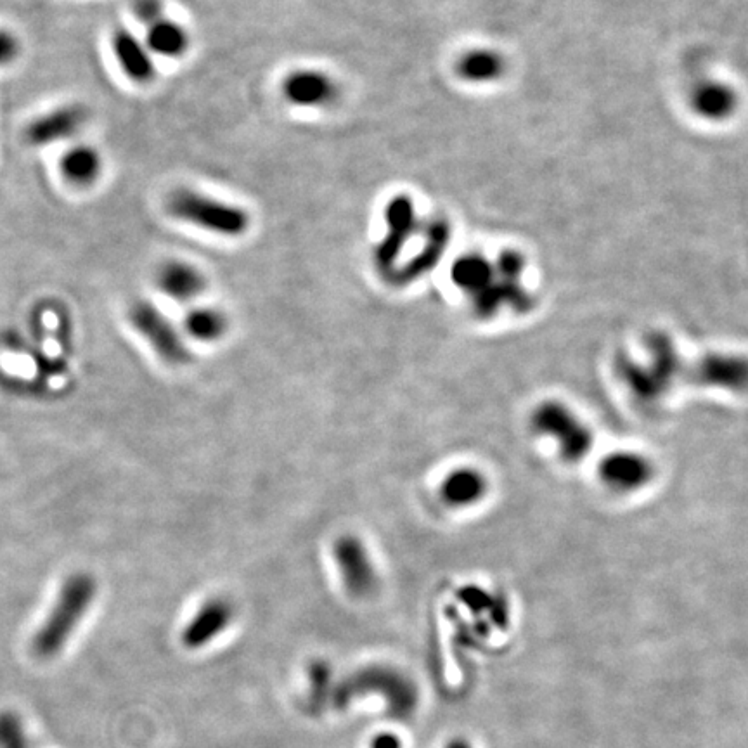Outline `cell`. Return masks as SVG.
Segmentation results:
<instances>
[{
    "label": "cell",
    "instance_id": "30bf717a",
    "mask_svg": "<svg viewBox=\"0 0 748 748\" xmlns=\"http://www.w3.org/2000/svg\"><path fill=\"white\" fill-rule=\"evenodd\" d=\"M89 113L80 104H66L46 115L35 118L25 130V139L32 146H51L77 136L84 129Z\"/></svg>",
    "mask_w": 748,
    "mask_h": 748
},
{
    "label": "cell",
    "instance_id": "9a60e30c",
    "mask_svg": "<svg viewBox=\"0 0 748 748\" xmlns=\"http://www.w3.org/2000/svg\"><path fill=\"white\" fill-rule=\"evenodd\" d=\"M103 167V156L89 144L71 146L59 162L63 179L78 189L94 186L103 174Z\"/></svg>",
    "mask_w": 748,
    "mask_h": 748
},
{
    "label": "cell",
    "instance_id": "ba28073f",
    "mask_svg": "<svg viewBox=\"0 0 748 748\" xmlns=\"http://www.w3.org/2000/svg\"><path fill=\"white\" fill-rule=\"evenodd\" d=\"M338 574L343 586L352 596L362 598L373 593L378 577L366 544L357 536L338 537L333 546Z\"/></svg>",
    "mask_w": 748,
    "mask_h": 748
},
{
    "label": "cell",
    "instance_id": "7c38bea8",
    "mask_svg": "<svg viewBox=\"0 0 748 748\" xmlns=\"http://www.w3.org/2000/svg\"><path fill=\"white\" fill-rule=\"evenodd\" d=\"M489 482L482 471L461 466L449 471L440 484V499L454 510H465L484 501Z\"/></svg>",
    "mask_w": 748,
    "mask_h": 748
},
{
    "label": "cell",
    "instance_id": "8992f818",
    "mask_svg": "<svg viewBox=\"0 0 748 748\" xmlns=\"http://www.w3.org/2000/svg\"><path fill=\"white\" fill-rule=\"evenodd\" d=\"M129 319L160 359L174 366L187 361L186 345L179 331L158 307L146 300L136 302L130 309Z\"/></svg>",
    "mask_w": 748,
    "mask_h": 748
},
{
    "label": "cell",
    "instance_id": "ac0fdd59",
    "mask_svg": "<svg viewBox=\"0 0 748 748\" xmlns=\"http://www.w3.org/2000/svg\"><path fill=\"white\" fill-rule=\"evenodd\" d=\"M187 335L198 342L212 343L226 335L227 317L215 307H196L184 319Z\"/></svg>",
    "mask_w": 748,
    "mask_h": 748
},
{
    "label": "cell",
    "instance_id": "277c9868",
    "mask_svg": "<svg viewBox=\"0 0 748 748\" xmlns=\"http://www.w3.org/2000/svg\"><path fill=\"white\" fill-rule=\"evenodd\" d=\"M530 425L539 437L553 442L560 458L570 465L584 461L593 449L591 426L561 400L541 402L530 416Z\"/></svg>",
    "mask_w": 748,
    "mask_h": 748
},
{
    "label": "cell",
    "instance_id": "4fadbf2b",
    "mask_svg": "<svg viewBox=\"0 0 748 748\" xmlns=\"http://www.w3.org/2000/svg\"><path fill=\"white\" fill-rule=\"evenodd\" d=\"M111 49L123 73L136 84H149L156 75L155 61L146 44L134 33L118 28L111 37Z\"/></svg>",
    "mask_w": 748,
    "mask_h": 748
},
{
    "label": "cell",
    "instance_id": "e0dca14e",
    "mask_svg": "<svg viewBox=\"0 0 748 748\" xmlns=\"http://www.w3.org/2000/svg\"><path fill=\"white\" fill-rule=\"evenodd\" d=\"M144 44L148 51L162 58H182L191 46V37L186 28L174 20L162 18L148 26Z\"/></svg>",
    "mask_w": 748,
    "mask_h": 748
},
{
    "label": "cell",
    "instance_id": "603a6c76",
    "mask_svg": "<svg viewBox=\"0 0 748 748\" xmlns=\"http://www.w3.org/2000/svg\"><path fill=\"white\" fill-rule=\"evenodd\" d=\"M371 748H400V740L394 733H380L371 740Z\"/></svg>",
    "mask_w": 748,
    "mask_h": 748
},
{
    "label": "cell",
    "instance_id": "ffe728a7",
    "mask_svg": "<svg viewBox=\"0 0 748 748\" xmlns=\"http://www.w3.org/2000/svg\"><path fill=\"white\" fill-rule=\"evenodd\" d=\"M0 748H30L25 726L16 712H0Z\"/></svg>",
    "mask_w": 748,
    "mask_h": 748
},
{
    "label": "cell",
    "instance_id": "d6986e66",
    "mask_svg": "<svg viewBox=\"0 0 748 748\" xmlns=\"http://www.w3.org/2000/svg\"><path fill=\"white\" fill-rule=\"evenodd\" d=\"M333 669L326 660H314L309 667V693L305 709L310 716H319L329 709V698L333 691Z\"/></svg>",
    "mask_w": 748,
    "mask_h": 748
},
{
    "label": "cell",
    "instance_id": "6da1fadb",
    "mask_svg": "<svg viewBox=\"0 0 748 748\" xmlns=\"http://www.w3.org/2000/svg\"><path fill=\"white\" fill-rule=\"evenodd\" d=\"M96 593L92 575L73 574L66 579L54 607L33 636L32 650L37 657L47 660L65 648L96 600Z\"/></svg>",
    "mask_w": 748,
    "mask_h": 748
},
{
    "label": "cell",
    "instance_id": "44dd1931",
    "mask_svg": "<svg viewBox=\"0 0 748 748\" xmlns=\"http://www.w3.org/2000/svg\"><path fill=\"white\" fill-rule=\"evenodd\" d=\"M163 11H165L163 0H134L132 2V13L136 16V20L144 25H153L155 21L162 20Z\"/></svg>",
    "mask_w": 748,
    "mask_h": 748
},
{
    "label": "cell",
    "instance_id": "3957f363",
    "mask_svg": "<svg viewBox=\"0 0 748 748\" xmlns=\"http://www.w3.org/2000/svg\"><path fill=\"white\" fill-rule=\"evenodd\" d=\"M167 212L175 220L224 238H239L252 224L245 208L189 187L175 189L168 196Z\"/></svg>",
    "mask_w": 748,
    "mask_h": 748
},
{
    "label": "cell",
    "instance_id": "52a82bcc",
    "mask_svg": "<svg viewBox=\"0 0 748 748\" xmlns=\"http://www.w3.org/2000/svg\"><path fill=\"white\" fill-rule=\"evenodd\" d=\"M598 477L603 485L617 494H632L652 484L655 466L641 452L613 451L601 459Z\"/></svg>",
    "mask_w": 748,
    "mask_h": 748
},
{
    "label": "cell",
    "instance_id": "7402d4cb",
    "mask_svg": "<svg viewBox=\"0 0 748 748\" xmlns=\"http://www.w3.org/2000/svg\"><path fill=\"white\" fill-rule=\"evenodd\" d=\"M21 44L20 39L9 30L0 28V66H7L14 63L20 56Z\"/></svg>",
    "mask_w": 748,
    "mask_h": 748
},
{
    "label": "cell",
    "instance_id": "7a4b0ae2",
    "mask_svg": "<svg viewBox=\"0 0 748 748\" xmlns=\"http://www.w3.org/2000/svg\"><path fill=\"white\" fill-rule=\"evenodd\" d=\"M368 695H381L385 698L395 717L409 716L416 702L413 684L399 671L383 665H371L335 683L329 698V709L338 712L349 709L354 700Z\"/></svg>",
    "mask_w": 748,
    "mask_h": 748
},
{
    "label": "cell",
    "instance_id": "5bb4252c",
    "mask_svg": "<svg viewBox=\"0 0 748 748\" xmlns=\"http://www.w3.org/2000/svg\"><path fill=\"white\" fill-rule=\"evenodd\" d=\"M156 284L163 295L175 302H191L203 293L207 279L196 265L186 260H167L158 269Z\"/></svg>",
    "mask_w": 748,
    "mask_h": 748
},
{
    "label": "cell",
    "instance_id": "cb8c5ba5",
    "mask_svg": "<svg viewBox=\"0 0 748 748\" xmlns=\"http://www.w3.org/2000/svg\"><path fill=\"white\" fill-rule=\"evenodd\" d=\"M447 748H471L468 743L465 742V740H454V742L449 743L447 745Z\"/></svg>",
    "mask_w": 748,
    "mask_h": 748
},
{
    "label": "cell",
    "instance_id": "9c48e42d",
    "mask_svg": "<svg viewBox=\"0 0 748 748\" xmlns=\"http://www.w3.org/2000/svg\"><path fill=\"white\" fill-rule=\"evenodd\" d=\"M284 101L295 108L317 110L328 108L340 96L335 78L316 68H298L290 71L281 82Z\"/></svg>",
    "mask_w": 748,
    "mask_h": 748
},
{
    "label": "cell",
    "instance_id": "2e32d148",
    "mask_svg": "<svg viewBox=\"0 0 748 748\" xmlns=\"http://www.w3.org/2000/svg\"><path fill=\"white\" fill-rule=\"evenodd\" d=\"M745 361L733 355H709L698 362L695 378L703 385L742 390L745 387Z\"/></svg>",
    "mask_w": 748,
    "mask_h": 748
},
{
    "label": "cell",
    "instance_id": "8fae6325",
    "mask_svg": "<svg viewBox=\"0 0 748 748\" xmlns=\"http://www.w3.org/2000/svg\"><path fill=\"white\" fill-rule=\"evenodd\" d=\"M233 619L234 608L229 601L224 598L205 601L182 629V646L187 650H200L210 645L213 639L227 631Z\"/></svg>",
    "mask_w": 748,
    "mask_h": 748
},
{
    "label": "cell",
    "instance_id": "5b68a950",
    "mask_svg": "<svg viewBox=\"0 0 748 748\" xmlns=\"http://www.w3.org/2000/svg\"><path fill=\"white\" fill-rule=\"evenodd\" d=\"M650 357L645 364L620 362V373L627 387L638 399L657 400L667 394L672 381L679 376V355L676 347L664 336L648 343Z\"/></svg>",
    "mask_w": 748,
    "mask_h": 748
}]
</instances>
